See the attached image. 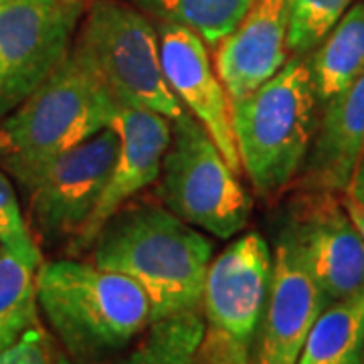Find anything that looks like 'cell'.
Instances as JSON below:
<instances>
[{
	"instance_id": "6da1fadb",
	"label": "cell",
	"mask_w": 364,
	"mask_h": 364,
	"mask_svg": "<svg viewBox=\"0 0 364 364\" xmlns=\"http://www.w3.org/2000/svg\"><path fill=\"white\" fill-rule=\"evenodd\" d=\"M93 263L142 287L150 320L198 310L213 245L162 207L116 213L93 241Z\"/></svg>"
},
{
	"instance_id": "7a4b0ae2",
	"label": "cell",
	"mask_w": 364,
	"mask_h": 364,
	"mask_svg": "<svg viewBox=\"0 0 364 364\" xmlns=\"http://www.w3.org/2000/svg\"><path fill=\"white\" fill-rule=\"evenodd\" d=\"M37 301L53 336L75 364L102 363L122 352L152 322L142 287L95 263H41Z\"/></svg>"
},
{
	"instance_id": "3957f363",
	"label": "cell",
	"mask_w": 364,
	"mask_h": 364,
	"mask_svg": "<svg viewBox=\"0 0 364 364\" xmlns=\"http://www.w3.org/2000/svg\"><path fill=\"white\" fill-rule=\"evenodd\" d=\"M119 104L75 49L0 126V152L14 178L116 124Z\"/></svg>"
},
{
	"instance_id": "277c9868",
	"label": "cell",
	"mask_w": 364,
	"mask_h": 364,
	"mask_svg": "<svg viewBox=\"0 0 364 364\" xmlns=\"http://www.w3.org/2000/svg\"><path fill=\"white\" fill-rule=\"evenodd\" d=\"M316 107L306 55H294L269 81L233 102L239 162L259 195L282 191L306 162L318 128Z\"/></svg>"
},
{
	"instance_id": "5b68a950",
	"label": "cell",
	"mask_w": 364,
	"mask_h": 364,
	"mask_svg": "<svg viewBox=\"0 0 364 364\" xmlns=\"http://www.w3.org/2000/svg\"><path fill=\"white\" fill-rule=\"evenodd\" d=\"M73 49L119 105L144 107L170 122L184 112L164 75L158 33L136 6L95 0L79 25Z\"/></svg>"
},
{
	"instance_id": "8992f818",
	"label": "cell",
	"mask_w": 364,
	"mask_h": 364,
	"mask_svg": "<svg viewBox=\"0 0 364 364\" xmlns=\"http://www.w3.org/2000/svg\"><path fill=\"white\" fill-rule=\"evenodd\" d=\"M162 196L193 227L231 239L247 227L251 200L208 132L188 112L172 119L162 162Z\"/></svg>"
},
{
	"instance_id": "52a82bcc",
	"label": "cell",
	"mask_w": 364,
	"mask_h": 364,
	"mask_svg": "<svg viewBox=\"0 0 364 364\" xmlns=\"http://www.w3.org/2000/svg\"><path fill=\"white\" fill-rule=\"evenodd\" d=\"M272 263V249L259 233L239 237L210 261L200 301L205 320L200 364H251Z\"/></svg>"
},
{
	"instance_id": "ba28073f",
	"label": "cell",
	"mask_w": 364,
	"mask_h": 364,
	"mask_svg": "<svg viewBox=\"0 0 364 364\" xmlns=\"http://www.w3.org/2000/svg\"><path fill=\"white\" fill-rule=\"evenodd\" d=\"M87 9V0L0 4V117L14 112L65 61Z\"/></svg>"
},
{
	"instance_id": "9c48e42d",
	"label": "cell",
	"mask_w": 364,
	"mask_h": 364,
	"mask_svg": "<svg viewBox=\"0 0 364 364\" xmlns=\"http://www.w3.org/2000/svg\"><path fill=\"white\" fill-rule=\"evenodd\" d=\"M119 150V132L109 126L75 148L23 174L31 221L45 241L75 237L90 219Z\"/></svg>"
},
{
	"instance_id": "30bf717a",
	"label": "cell",
	"mask_w": 364,
	"mask_h": 364,
	"mask_svg": "<svg viewBox=\"0 0 364 364\" xmlns=\"http://www.w3.org/2000/svg\"><path fill=\"white\" fill-rule=\"evenodd\" d=\"M328 301L287 225L273 251L255 364H298L306 336Z\"/></svg>"
},
{
	"instance_id": "8fae6325",
	"label": "cell",
	"mask_w": 364,
	"mask_h": 364,
	"mask_svg": "<svg viewBox=\"0 0 364 364\" xmlns=\"http://www.w3.org/2000/svg\"><path fill=\"white\" fill-rule=\"evenodd\" d=\"M160 59L170 90L181 105L208 132L229 166L239 174L233 132V102L210 63L205 41L191 28L160 23Z\"/></svg>"
},
{
	"instance_id": "7c38bea8",
	"label": "cell",
	"mask_w": 364,
	"mask_h": 364,
	"mask_svg": "<svg viewBox=\"0 0 364 364\" xmlns=\"http://www.w3.org/2000/svg\"><path fill=\"white\" fill-rule=\"evenodd\" d=\"M316 193L294 210L289 229L318 286L334 301L364 287V239L344 203L328 191Z\"/></svg>"
},
{
	"instance_id": "4fadbf2b",
	"label": "cell",
	"mask_w": 364,
	"mask_h": 364,
	"mask_svg": "<svg viewBox=\"0 0 364 364\" xmlns=\"http://www.w3.org/2000/svg\"><path fill=\"white\" fill-rule=\"evenodd\" d=\"M114 126L119 132L116 162L90 219L75 235L77 249L93 245L105 223L119 213L132 196L160 178L172 138V122L168 117L134 105H119Z\"/></svg>"
},
{
	"instance_id": "5bb4252c",
	"label": "cell",
	"mask_w": 364,
	"mask_h": 364,
	"mask_svg": "<svg viewBox=\"0 0 364 364\" xmlns=\"http://www.w3.org/2000/svg\"><path fill=\"white\" fill-rule=\"evenodd\" d=\"M286 0H255L217 47V73L231 102L261 87L287 63Z\"/></svg>"
},
{
	"instance_id": "9a60e30c",
	"label": "cell",
	"mask_w": 364,
	"mask_h": 364,
	"mask_svg": "<svg viewBox=\"0 0 364 364\" xmlns=\"http://www.w3.org/2000/svg\"><path fill=\"white\" fill-rule=\"evenodd\" d=\"M364 160V73L324 105L306 160L304 182L314 191H346Z\"/></svg>"
},
{
	"instance_id": "2e32d148",
	"label": "cell",
	"mask_w": 364,
	"mask_h": 364,
	"mask_svg": "<svg viewBox=\"0 0 364 364\" xmlns=\"http://www.w3.org/2000/svg\"><path fill=\"white\" fill-rule=\"evenodd\" d=\"M318 105L336 95L364 73V2L346 9L316 51L308 57Z\"/></svg>"
},
{
	"instance_id": "e0dca14e",
	"label": "cell",
	"mask_w": 364,
	"mask_h": 364,
	"mask_svg": "<svg viewBox=\"0 0 364 364\" xmlns=\"http://www.w3.org/2000/svg\"><path fill=\"white\" fill-rule=\"evenodd\" d=\"M364 354V287L326 306L310 328L298 364H360Z\"/></svg>"
},
{
	"instance_id": "ac0fdd59",
	"label": "cell",
	"mask_w": 364,
	"mask_h": 364,
	"mask_svg": "<svg viewBox=\"0 0 364 364\" xmlns=\"http://www.w3.org/2000/svg\"><path fill=\"white\" fill-rule=\"evenodd\" d=\"M132 4L160 23L191 28L210 47H219L255 0H130Z\"/></svg>"
},
{
	"instance_id": "d6986e66",
	"label": "cell",
	"mask_w": 364,
	"mask_h": 364,
	"mask_svg": "<svg viewBox=\"0 0 364 364\" xmlns=\"http://www.w3.org/2000/svg\"><path fill=\"white\" fill-rule=\"evenodd\" d=\"M39 265L0 247V352L39 324Z\"/></svg>"
},
{
	"instance_id": "ffe728a7",
	"label": "cell",
	"mask_w": 364,
	"mask_h": 364,
	"mask_svg": "<svg viewBox=\"0 0 364 364\" xmlns=\"http://www.w3.org/2000/svg\"><path fill=\"white\" fill-rule=\"evenodd\" d=\"M203 336L205 320L198 310L160 318L148 324L140 344L122 364H200Z\"/></svg>"
},
{
	"instance_id": "44dd1931",
	"label": "cell",
	"mask_w": 364,
	"mask_h": 364,
	"mask_svg": "<svg viewBox=\"0 0 364 364\" xmlns=\"http://www.w3.org/2000/svg\"><path fill=\"white\" fill-rule=\"evenodd\" d=\"M286 4L287 47L296 55H308L346 13L350 0H286Z\"/></svg>"
},
{
	"instance_id": "7402d4cb",
	"label": "cell",
	"mask_w": 364,
	"mask_h": 364,
	"mask_svg": "<svg viewBox=\"0 0 364 364\" xmlns=\"http://www.w3.org/2000/svg\"><path fill=\"white\" fill-rule=\"evenodd\" d=\"M0 247L16 257L41 265V251L37 241L26 227L13 182L0 170Z\"/></svg>"
},
{
	"instance_id": "603a6c76",
	"label": "cell",
	"mask_w": 364,
	"mask_h": 364,
	"mask_svg": "<svg viewBox=\"0 0 364 364\" xmlns=\"http://www.w3.org/2000/svg\"><path fill=\"white\" fill-rule=\"evenodd\" d=\"M0 364H71V360L57 338L35 324L13 346L0 352Z\"/></svg>"
},
{
	"instance_id": "cb8c5ba5",
	"label": "cell",
	"mask_w": 364,
	"mask_h": 364,
	"mask_svg": "<svg viewBox=\"0 0 364 364\" xmlns=\"http://www.w3.org/2000/svg\"><path fill=\"white\" fill-rule=\"evenodd\" d=\"M346 196L352 198L354 203H358L360 207H364V160L358 164V168L356 172L352 174L350 182H348V186H346Z\"/></svg>"
},
{
	"instance_id": "d4e9b609",
	"label": "cell",
	"mask_w": 364,
	"mask_h": 364,
	"mask_svg": "<svg viewBox=\"0 0 364 364\" xmlns=\"http://www.w3.org/2000/svg\"><path fill=\"white\" fill-rule=\"evenodd\" d=\"M344 208H346V213H348V217L354 223V227L358 229V233L363 235L364 239V207H360L358 203H354L348 196H344Z\"/></svg>"
},
{
	"instance_id": "484cf974",
	"label": "cell",
	"mask_w": 364,
	"mask_h": 364,
	"mask_svg": "<svg viewBox=\"0 0 364 364\" xmlns=\"http://www.w3.org/2000/svg\"><path fill=\"white\" fill-rule=\"evenodd\" d=\"M4 2H9V0H0V4H4Z\"/></svg>"
}]
</instances>
